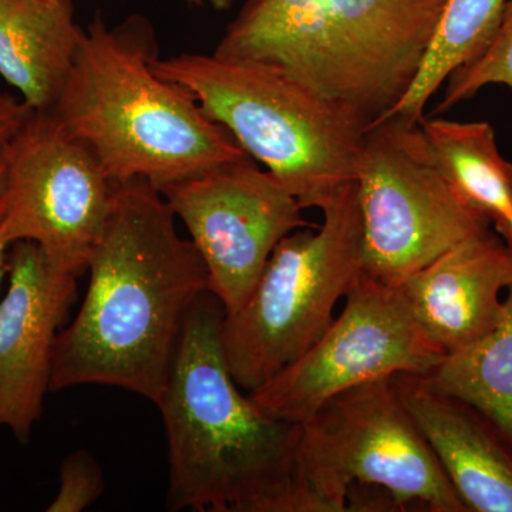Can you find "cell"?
Returning a JSON list of instances; mask_svg holds the SVG:
<instances>
[{
	"label": "cell",
	"instance_id": "cell-1",
	"mask_svg": "<svg viewBox=\"0 0 512 512\" xmlns=\"http://www.w3.org/2000/svg\"><path fill=\"white\" fill-rule=\"evenodd\" d=\"M175 220L147 181L117 184L82 308L57 336L50 392L99 384L160 400L188 313L210 291L204 261Z\"/></svg>",
	"mask_w": 512,
	"mask_h": 512
},
{
	"label": "cell",
	"instance_id": "cell-2",
	"mask_svg": "<svg viewBox=\"0 0 512 512\" xmlns=\"http://www.w3.org/2000/svg\"><path fill=\"white\" fill-rule=\"evenodd\" d=\"M224 315L210 291L195 301L156 404L167 436V508L299 512L301 424L268 416L235 382L221 348Z\"/></svg>",
	"mask_w": 512,
	"mask_h": 512
},
{
	"label": "cell",
	"instance_id": "cell-3",
	"mask_svg": "<svg viewBox=\"0 0 512 512\" xmlns=\"http://www.w3.org/2000/svg\"><path fill=\"white\" fill-rule=\"evenodd\" d=\"M154 30L141 16L84 29L53 113L89 148L114 184L143 180L158 191L249 157L190 90L154 70Z\"/></svg>",
	"mask_w": 512,
	"mask_h": 512
},
{
	"label": "cell",
	"instance_id": "cell-4",
	"mask_svg": "<svg viewBox=\"0 0 512 512\" xmlns=\"http://www.w3.org/2000/svg\"><path fill=\"white\" fill-rule=\"evenodd\" d=\"M446 0H247L214 53L254 60L367 126L416 80Z\"/></svg>",
	"mask_w": 512,
	"mask_h": 512
},
{
	"label": "cell",
	"instance_id": "cell-5",
	"mask_svg": "<svg viewBox=\"0 0 512 512\" xmlns=\"http://www.w3.org/2000/svg\"><path fill=\"white\" fill-rule=\"evenodd\" d=\"M154 70L190 90L204 113L306 208L322 211L356 181L367 124L288 74L254 60L181 53Z\"/></svg>",
	"mask_w": 512,
	"mask_h": 512
},
{
	"label": "cell",
	"instance_id": "cell-6",
	"mask_svg": "<svg viewBox=\"0 0 512 512\" xmlns=\"http://www.w3.org/2000/svg\"><path fill=\"white\" fill-rule=\"evenodd\" d=\"M299 512H468L394 376L336 394L301 423Z\"/></svg>",
	"mask_w": 512,
	"mask_h": 512
},
{
	"label": "cell",
	"instance_id": "cell-7",
	"mask_svg": "<svg viewBox=\"0 0 512 512\" xmlns=\"http://www.w3.org/2000/svg\"><path fill=\"white\" fill-rule=\"evenodd\" d=\"M322 214L318 231L296 229L276 245L247 301L222 319V353L244 392L311 349L332 325L336 303L365 272L356 181Z\"/></svg>",
	"mask_w": 512,
	"mask_h": 512
},
{
	"label": "cell",
	"instance_id": "cell-8",
	"mask_svg": "<svg viewBox=\"0 0 512 512\" xmlns=\"http://www.w3.org/2000/svg\"><path fill=\"white\" fill-rule=\"evenodd\" d=\"M366 274L400 284L493 227L444 173L420 120L369 124L356 168Z\"/></svg>",
	"mask_w": 512,
	"mask_h": 512
},
{
	"label": "cell",
	"instance_id": "cell-9",
	"mask_svg": "<svg viewBox=\"0 0 512 512\" xmlns=\"http://www.w3.org/2000/svg\"><path fill=\"white\" fill-rule=\"evenodd\" d=\"M322 338L249 393L274 419L301 424L336 394L400 373L429 375L446 357L421 330L402 286L363 272Z\"/></svg>",
	"mask_w": 512,
	"mask_h": 512
},
{
	"label": "cell",
	"instance_id": "cell-10",
	"mask_svg": "<svg viewBox=\"0 0 512 512\" xmlns=\"http://www.w3.org/2000/svg\"><path fill=\"white\" fill-rule=\"evenodd\" d=\"M6 192L0 237L35 242L57 271L82 276L117 184L52 110L35 111L3 150Z\"/></svg>",
	"mask_w": 512,
	"mask_h": 512
},
{
	"label": "cell",
	"instance_id": "cell-11",
	"mask_svg": "<svg viewBox=\"0 0 512 512\" xmlns=\"http://www.w3.org/2000/svg\"><path fill=\"white\" fill-rule=\"evenodd\" d=\"M204 261L225 313L254 291L276 245L311 227L284 185L251 157L185 178L160 191Z\"/></svg>",
	"mask_w": 512,
	"mask_h": 512
},
{
	"label": "cell",
	"instance_id": "cell-12",
	"mask_svg": "<svg viewBox=\"0 0 512 512\" xmlns=\"http://www.w3.org/2000/svg\"><path fill=\"white\" fill-rule=\"evenodd\" d=\"M8 289L0 299V429L28 443L50 392L57 336L77 276L57 271L39 245L13 242Z\"/></svg>",
	"mask_w": 512,
	"mask_h": 512
},
{
	"label": "cell",
	"instance_id": "cell-13",
	"mask_svg": "<svg viewBox=\"0 0 512 512\" xmlns=\"http://www.w3.org/2000/svg\"><path fill=\"white\" fill-rule=\"evenodd\" d=\"M416 322L446 355L483 338L512 286V247L495 229L460 242L400 282Z\"/></svg>",
	"mask_w": 512,
	"mask_h": 512
},
{
	"label": "cell",
	"instance_id": "cell-14",
	"mask_svg": "<svg viewBox=\"0 0 512 512\" xmlns=\"http://www.w3.org/2000/svg\"><path fill=\"white\" fill-rule=\"evenodd\" d=\"M394 382L468 512H512V444L501 431L424 376L400 373Z\"/></svg>",
	"mask_w": 512,
	"mask_h": 512
},
{
	"label": "cell",
	"instance_id": "cell-15",
	"mask_svg": "<svg viewBox=\"0 0 512 512\" xmlns=\"http://www.w3.org/2000/svg\"><path fill=\"white\" fill-rule=\"evenodd\" d=\"M83 32L72 0H0V76L30 109L52 110Z\"/></svg>",
	"mask_w": 512,
	"mask_h": 512
},
{
	"label": "cell",
	"instance_id": "cell-16",
	"mask_svg": "<svg viewBox=\"0 0 512 512\" xmlns=\"http://www.w3.org/2000/svg\"><path fill=\"white\" fill-rule=\"evenodd\" d=\"M444 173L491 222L512 215V164L500 153L487 121L420 120Z\"/></svg>",
	"mask_w": 512,
	"mask_h": 512
},
{
	"label": "cell",
	"instance_id": "cell-17",
	"mask_svg": "<svg viewBox=\"0 0 512 512\" xmlns=\"http://www.w3.org/2000/svg\"><path fill=\"white\" fill-rule=\"evenodd\" d=\"M424 377L440 392L474 407L512 444V286L497 325L471 345L448 353Z\"/></svg>",
	"mask_w": 512,
	"mask_h": 512
},
{
	"label": "cell",
	"instance_id": "cell-18",
	"mask_svg": "<svg viewBox=\"0 0 512 512\" xmlns=\"http://www.w3.org/2000/svg\"><path fill=\"white\" fill-rule=\"evenodd\" d=\"M505 3L507 0H446L419 74L389 116L423 119L431 97L448 77L476 59L488 45L503 16Z\"/></svg>",
	"mask_w": 512,
	"mask_h": 512
},
{
	"label": "cell",
	"instance_id": "cell-19",
	"mask_svg": "<svg viewBox=\"0 0 512 512\" xmlns=\"http://www.w3.org/2000/svg\"><path fill=\"white\" fill-rule=\"evenodd\" d=\"M446 83L437 113L453 109L491 84H503L512 90V0L505 3L503 16L488 45L476 59L451 74Z\"/></svg>",
	"mask_w": 512,
	"mask_h": 512
},
{
	"label": "cell",
	"instance_id": "cell-20",
	"mask_svg": "<svg viewBox=\"0 0 512 512\" xmlns=\"http://www.w3.org/2000/svg\"><path fill=\"white\" fill-rule=\"evenodd\" d=\"M104 477L99 463L86 450H77L64 458L60 466V487L49 512H82L99 500Z\"/></svg>",
	"mask_w": 512,
	"mask_h": 512
},
{
	"label": "cell",
	"instance_id": "cell-21",
	"mask_svg": "<svg viewBox=\"0 0 512 512\" xmlns=\"http://www.w3.org/2000/svg\"><path fill=\"white\" fill-rule=\"evenodd\" d=\"M32 113L33 110L25 101L0 92V154Z\"/></svg>",
	"mask_w": 512,
	"mask_h": 512
},
{
	"label": "cell",
	"instance_id": "cell-22",
	"mask_svg": "<svg viewBox=\"0 0 512 512\" xmlns=\"http://www.w3.org/2000/svg\"><path fill=\"white\" fill-rule=\"evenodd\" d=\"M493 227L512 247V215L503 218V220L495 221Z\"/></svg>",
	"mask_w": 512,
	"mask_h": 512
},
{
	"label": "cell",
	"instance_id": "cell-23",
	"mask_svg": "<svg viewBox=\"0 0 512 512\" xmlns=\"http://www.w3.org/2000/svg\"><path fill=\"white\" fill-rule=\"evenodd\" d=\"M10 245L0 237V288H2L3 278L8 272V252Z\"/></svg>",
	"mask_w": 512,
	"mask_h": 512
},
{
	"label": "cell",
	"instance_id": "cell-24",
	"mask_svg": "<svg viewBox=\"0 0 512 512\" xmlns=\"http://www.w3.org/2000/svg\"><path fill=\"white\" fill-rule=\"evenodd\" d=\"M6 177H8V174H6L5 157L2 153L0 154V220H2L3 200H5Z\"/></svg>",
	"mask_w": 512,
	"mask_h": 512
},
{
	"label": "cell",
	"instance_id": "cell-25",
	"mask_svg": "<svg viewBox=\"0 0 512 512\" xmlns=\"http://www.w3.org/2000/svg\"><path fill=\"white\" fill-rule=\"evenodd\" d=\"M190 5H202V0H185ZM211 3L212 8L217 10H227L231 8L232 0H208Z\"/></svg>",
	"mask_w": 512,
	"mask_h": 512
},
{
	"label": "cell",
	"instance_id": "cell-26",
	"mask_svg": "<svg viewBox=\"0 0 512 512\" xmlns=\"http://www.w3.org/2000/svg\"><path fill=\"white\" fill-rule=\"evenodd\" d=\"M43 2H56V0H43Z\"/></svg>",
	"mask_w": 512,
	"mask_h": 512
}]
</instances>
